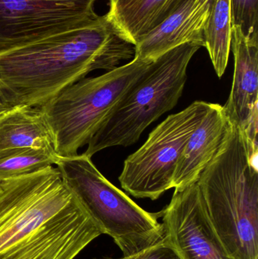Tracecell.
Returning <instances> with one entry per match:
<instances>
[{"instance_id": "1", "label": "cell", "mask_w": 258, "mask_h": 259, "mask_svg": "<svg viewBox=\"0 0 258 259\" xmlns=\"http://www.w3.org/2000/svg\"><path fill=\"white\" fill-rule=\"evenodd\" d=\"M101 234L57 167L0 181V259H74Z\"/></svg>"}, {"instance_id": "11", "label": "cell", "mask_w": 258, "mask_h": 259, "mask_svg": "<svg viewBox=\"0 0 258 259\" xmlns=\"http://www.w3.org/2000/svg\"><path fill=\"white\" fill-rule=\"evenodd\" d=\"M214 0H185L159 27L135 45V59L154 60L182 44L204 47V27Z\"/></svg>"}, {"instance_id": "17", "label": "cell", "mask_w": 258, "mask_h": 259, "mask_svg": "<svg viewBox=\"0 0 258 259\" xmlns=\"http://www.w3.org/2000/svg\"><path fill=\"white\" fill-rule=\"evenodd\" d=\"M258 0H230L232 26L250 39H258Z\"/></svg>"}, {"instance_id": "9", "label": "cell", "mask_w": 258, "mask_h": 259, "mask_svg": "<svg viewBox=\"0 0 258 259\" xmlns=\"http://www.w3.org/2000/svg\"><path fill=\"white\" fill-rule=\"evenodd\" d=\"M165 237L181 259H232L209 217L198 183L175 189L159 212Z\"/></svg>"}, {"instance_id": "12", "label": "cell", "mask_w": 258, "mask_h": 259, "mask_svg": "<svg viewBox=\"0 0 258 259\" xmlns=\"http://www.w3.org/2000/svg\"><path fill=\"white\" fill-rule=\"evenodd\" d=\"M230 122L224 107L211 103L207 114L189 137L177 163L173 188L196 183L202 170L216 155Z\"/></svg>"}, {"instance_id": "15", "label": "cell", "mask_w": 258, "mask_h": 259, "mask_svg": "<svg viewBox=\"0 0 258 259\" xmlns=\"http://www.w3.org/2000/svg\"><path fill=\"white\" fill-rule=\"evenodd\" d=\"M230 0H214L204 27V47L209 52L217 75L222 77L227 69L231 44Z\"/></svg>"}, {"instance_id": "19", "label": "cell", "mask_w": 258, "mask_h": 259, "mask_svg": "<svg viewBox=\"0 0 258 259\" xmlns=\"http://www.w3.org/2000/svg\"><path fill=\"white\" fill-rule=\"evenodd\" d=\"M15 107L13 103L11 101L10 99L6 94V91L3 89L2 85L0 84V112L7 110L11 108Z\"/></svg>"}, {"instance_id": "20", "label": "cell", "mask_w": 258, "mask_h": 259, "mask_svg": "<svg viewBox=\"0 0 258 259\" xmlns=\"http://www.w3.org/2000/svg\"><path fill=\"white\" fill-rule=\"evenodd\" d=\"M138 255V254H137ZM133 255V256L132 257H124L123 256L122 258H110V257H104V258H95V259H135L136 258V255Z\"/></svg>"}, {"instance_id": "6", "label": "cell", "mask_w": 258, "mask_h": 259, "mask_svg": "<svg viewBox=\"0 0 258 259\" xmlns=\"http://www.w3.org/2000/svg\"><path fill=\"white\" fill-rule=\"evenodd\" d=\"M151 60L131 62L102 75L82 78L41 106L60 157L77 155L89 143L112 108Z\"/></svg>"}, {"instance_id": "13", "label": "cell", "mask_w": 258, "mask_h": 259, "mask_svg": "<svg viewBox=\"0 0 258 259\" xmlns=\"http://www.w3.org/2000/svg\"><path fill=\"white\" fill-rule=\"evenodd\" d=\"M185 0H110L106 14L116 30L133 45L172 15Z\"/></svg>"}, {"instance_id": "8", "label": "cell", "mask_w": 258, "mask_h": 259, "mask_svg": "<svg viewBox=\"0 0 258 259\" xmlns=\"http://www.w3.org/2000/svg\"><path fill=\"white\" fill-rule=\"evenodd\" d=\"M97 0H0V53L98 19Z\"/></svg>"}, {"instance_id": "7", "label": "cell", "mask_w": 258, "mask_h": 259, "mask_svg": "<svg viewBox=\"0 0 258 259\" xmlns=\"http://www.w3.org/2000/svg\"><path fill=\"white\" fill-rule=\"evenodd\" d=\"M210 105L195 101L153 130L145 143L124 161L118 178L121 187L134 197L151 200L173 188L180 155Z\"/></svg>"}, {"instance_id": "16", "label": "cell", "mask_w": 258, "mask_h": 259, "mask_svg": "<svg viewBox=\"0 0 258 259\" xmlns=\"http://www.w3.org/2000/svg\"><path fill=\"white\" fill-rule=\"evenodd\" d=\"M56 153L36 148H15L0 151V181L40 171L56 164Z\"/></svg>"}, {"instance_id": "18", "label": "cell", "mask_w": 258, "mask_h": 259, "mask_svg": "<svg viewBox=\"0 0 258 259\" xmlns=\"http://www.w3.org/2000/svg\"><path fill=\"white\" fill-rule=\"evenodd\" d=\"M135 259H181L175 249L163 237L162 240L138 254Z\"/></svg>"}, {"instance_id": "5", "label": "cell", "mask_w": 258, "mask_h": 259, "mask_svg": "<svg viewBox=\"0 0 258 259\" xmlns=\"http://www.w3.org/2000/svg\"><path fill=\"white\" fill-rule=\"evenodd\" d=\"M56 165L70 190L124 257L141 253L163 239L159 212L139 207L101 175L90 157L84 153L59 156Z\"/></svg>"}, {"instance_id": "4", "label": "cell", "mask_w": 258, "mask_h": 259, "mask_svg": "<svg viewBox=\"0 0 258 259\" xmlns=\"http://www.w3.org/2000/svg\"><path fill=\"white\" fill-rule=\"evenodd\" d=\"M201 46L182 44L153 60L112 108L88 143L85 155L139 140L150 124L175 107L183 94L191 59Z\"/></svg>"}, {"instance_id": "2", "label": "cell", "mask_w": 258, "mask_h": 259, "mask_svg": "<svg viewBox=\"0 0 258 259\" xmlns=\"http://www.w3.org/2000/svg\"><path fill=\"white\" fill-rule=\"evenodd\" d=\"M135 46L106 15L92 24L0 53V84L14 106H41L95 70L134 59Z\"/></svg>"}, {"instance_id": "14", "label": "cell", "mask_w": 258, "mask_h": 259, "mask_svg": "<svg viewBox=\"0 0 258 259\" xmlns=\"http://www.w3.org/2000/svg\"><path fill=\"white\" fill-rule=\"evenodd\" d=\"M15 148H36L57 154L42 108L17 106L0 112V151Z\"/></svg>"}, {"instance_id": "10", "label": "cell", "mask_w": 258, "mask_h": 259, "mask_svg": "<svg viewBox=\"0 0 258 259\" xmlns=\"http://www.w3.org/2000/svg\"><path fill=\"white\" fill-rule=\"evenodd\" d=\"M230 49L234 56L231 92L224 107L229 121L238 126L252 156H258V39L246 37L232 26Z\"/></svg>"}, {"instance_id": "3", "label": "cell", "mask_w": 258, "mask_h": 259, "mask_svg": "<svg viewBox=\"0 0 258 259\" xmlns=\"http://www.w3.org/2000/svg\"><path fill=\"white\" fill-rule=\"evenodd\" d=\"M257 159L243 133L230 123L197 181L212 225L232 259H258Z\"/></svg>"}]
</instances>
